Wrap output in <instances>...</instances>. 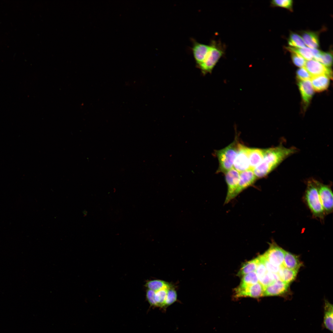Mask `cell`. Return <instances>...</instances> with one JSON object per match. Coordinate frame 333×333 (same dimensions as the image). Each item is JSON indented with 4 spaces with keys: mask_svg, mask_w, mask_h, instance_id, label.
I'll use <instances>...</instances> for the list:
<instances>
[{
    "mask_svg": "<svg viewBox=\"0 0 333 333\" xmlns=\"http://www.w3.org/2000/svg\"><path fill=\"white\" fill-rule=\"evenodd\" d=\"M297 151L296 148H288L281 145L266 149L262 160L253 170L257 179L266 176L286 158Z\"/></svg>",
    "mask_w": 333,
    "mask_h": 333,
    "instance_id": "cell-1",
    "label": "cell"
},
{
    "mask_svg": "<svg viewBox=\"0 0 333 333\" xmlns=\"http://www.w3.org/2000/svg\"><path fill=\"white\" fill-rule=\"evenodd\" d=\"M304 199L313 216L323 219L326 214L321 202L315 180L308 181Z\"/></svg>",
    "mask_w": 333,
    "mask_h": 333,
    "instance_id": "cell-2",
    "label": "cell"
},
{
    "mask_svg": "<svg viewBox=\"0 0 333 333\" xmlns=\"http://www.w3.org/2000/svg\"><path fill=\"white\" fill-rule=\"evenodd\" d=\"M209 46V50L205 59L201 64L196 66L204 75L212 72L220 58L224 54V46L220 42L213 40Z\"/></svg>",
    "mask_w": 333,
    "mask_h": 333,
    "instance_id": "cell-3",
    "label": "cell"
},
{
    "mask_svg": "<svg viewBox=\"0 0 333 333\" xmlns=\"http://www.w3.org/2000/svg\"><path fill=\"white\" fill-rule=\"evenodd\" d=\"M238 143L237 140H235L226 147L215 151V154L219 162L218 172L225 173L233 167Z\"/></svg>",
    "mask_w": 333,
    "mask_h": 333,
    "instance_id": "cell-4",
    "label": "cell"
},
{
    "mask_svg": "<svg viewBox=\"0 0 333 333\" xmlns=\"http://www.w3.org/2000/svg\"><path fill=\"white\" fill-rule=\"evenodd\" d=\"M321 202L326 215L333 211V193L330 186L315 180Z\"/></svg>",
    "mask_w": 333,
    "mask_h": 333,
    "instance_id": "cell-5",
    "label": "cell"
},
{
    "mask_svg": "<svg viewBox=\"0 0 333 333\" xmlns=\"http://www.w3.org/2000/svg\"><path fill=\"white\" fill-rule=\"evenodd\" d=\"M269 245L268 249L263 255L273 265L282 266L286 251L274 241L269 243Z\"/></svg>",
    "mask_w": 333,
    "mask_h": 333,
    "instance_id": "cell-6",
    "label": "cell"
},
{
    "mask_svg": "<svg viewBox=\"0 0 333 333\" xmlns=\"http://www.w3.org/2000/svg\"><path fill=\"white\" fill-rule=\"evenodd\" d=\"M264 288L260 282L244 287L238 286L234 289V297L238 298L243 297H250L258 298L263 296Z\"/></svg>",
    "mask_w": 333,
    "mask_h": 333,
    "instance_id": "cell-7",
    "label": "cell"
},
{
    "mask_svg": "<svg viewBox=\"0 0 333 333\" xmlns=\"http://www.w3.org/2000/svg\"><path fill=\"white\" fill-rule=\"evenodd\" d=\"M240 172L233 167L225 172V179L227 186L224 204H227L234 199L240 177Z\"/></svg>",
    "mask_w": 333,
    "mask_h": 333,
    "instance_id": "cell-8",
    "label": "cell"
},
{
    "mask_svg": "<svg viewBox=\"0 0 333 333\" xmlns=\"http://www.w3.org/2000/svg\"><path fill=\"white\" fill-rule=\"evenodd\" d=\"M248 148L240 143H238L237 152L233 168L240 173L250 169Z\"/></svg>",
    "mask_w": 333,
    "mask_h": 333,
    "instance_id": "cell-9",
    "label": "cell"
},
{
    "mask_svg": "<svg viewBox=\"0 0 333 333\" xmlns=\"http://www.w3.org/2000/svg\"><path fill=\"white\" fill-rule=\"evenodd\" d=\"M304 67L312 76L325 75L332 79V72L331 69L314 59L307 60Z\"/></svg>",
    "mask_w": 333,
    "mask_h": 333,
    "instance_id": "cell-10",
    "label": "cell"
},
{
    "mask_svg": "<svg viewBox=\"0 0 333 333\" xmlns=\"http://www.w3.org/2000/svg\"><path fill=\"white\" fill-rule=\"evenodd\" d=\"M257 179L252 169H249L240 172L239 181L235 194L234 198L247 187L253 185Z\"/></svg>",
    "mask_w": 333,
    "mask_h": 333,
    "instance_id": "cell-11",
    "label": "cell"
},
{
    "mask_svg": "<svg viewBox=\"0 0 333 333\" xmlns=\"http://www.w3.org/2000/svg\"><path fill=\"white\" fill-rule=\"evenodd\" d=\"M298 85L301 95L303 108L305 110L310 104L313 96V88L310 80L298 81Z\"/></svg>",
    "mask_w": 333,
    "mask_h": 333,
    "instance_id": "cell-12",
    "label": "cell"
},
{
    "mask_svg": "<svg viewBox=\"0 0 333 333\" xmlns=\"http://www.w3.org/2000/svg\"><path fill=\"white\" fill-rule=\"evenodd\" d=\"M289 284L280 280L276 281L264 288L263 296L283 295L288 291Z\"/></svg>",
    "mask_w": 333,
    "mask_h": 333,
    "instance_id": "cell-13",
    "label": "cell"
},
{
    "mask_svg": "<svg viewBox=\"0 0 333 333\" xmlns=\"http://www.w3.org/2000/svg\"><path fill=\"white\" fill-rule=\"evenodd\" d=\"M191 50L196 66L201 64L205 59L210 48L209 45L199 43L193 39Z\"/></svg>",
    "mask_w": 333,
    "mask_h": 333,
    "instance_id": "cell-14",
    "label": "cell"
},
{
    "mask_svg": "<svg viewBox=\"0 0 333 333\" xmlns=\"http://www.w3.org/2000/svg\"><path fill=\"white\" fill-rule=\"evenodd\" d=\"M266 149L248 148V154L250 169L253 170L262 160Z\"/></svg>",
    "mask_w": 333,
    "mask_h": 333,
    "instance_id": "cell-15",
    "label": "cell"
},
{
    "mask_svg": "<svg viewBox=\"0 0 333 333\" xmlns=\"http://www.w3.org/2000/svg\"><path fill=\"white\" fill-rule=\"evenodd\" d=\"M330 78L325 75L312 76L310 80L313 89L317 92L326 90L330 84Z\"/></svg>",
    "mask_w": 333,
    "mask_h": 333,
    "instance_id": "cell-16",
    "label": "cell"
},
{
    "mask_svg": "<svg viewBox=\"0 0 333 333\" xmlns=\"http://www.w3.org/2000/svg\"><path fill=\"white\" fill-rule=\"evenodd\" d=\"M302 264L298 256L286 251L283 266L290 269L298 271Z\"/></svg>",
    "mask_w": 333,
    "mask_h": 333,
    "instance_id": "cell-17",
    "label": "cell"
},
{
    "mask_svg": "<svg viewBox=\"0 0 333 333\" xmlns=\"http://www.w3.org/2000/svg\"><path fill=\"white\" fill-rule=\"evenodd\" d=\"M287 49L290 51L296 52L302 56L305 60H309L312 59L314 56L321 51L316 49L308 47H289Z\"/></svg>",
    "mask_w": 333,
    "mask_h": 333,
    "instance_id": "cell-18",
    "label": "cell"
},
{
    "mask_svg": "<svg viewBox=\"0 0 333 333\" xmlns=\"http://www.w3.org/2000/svg\"><path fill=\"white\" fill-rule=\"evenodd\" d=\"M333 305L327 301H325L324 308L323 325L325 328L333 332Z\"/></svg>",
    "mask_w": 333,
    "mask_h": 333,
    "instance_id": "cell-19",
    "label": "cell"
},
{
    "mask_svg": "<svg viewBox=\"0 0 333 333\" xmlns=\"http://www.w3.org/2000/svg\"><path fill=\"white\" fill-rule=\"evenodd\" d=\"M302 38L309 47L316 49L319 46L318 35L315 32L306 31L302 34Z\"/></svg>",
    "mask_w": 333,
    "mask_h": 333,
    "instance_id": "cell-20",
    "label": "cell"
},
{
    "mask_svg": "<svg viewBox=\"0 0 333 333\" xmlns=\"http://www.w3.org/2000/svg\"><path fill=\"white\" fill-rule=\"evenodd\" d=\"M298 271L289 269L282 266L280 267L278 274L280 280L290 284L295 279Z\"/></svg>",
    "mask_w": 333,
    "mask_h": 333,
    "instance_id": "cell-21",
    "label": "cell"
},
{
    "mask_svg": "<svg viewBox=\"0 0 333 333\" xmlns=\"http://www.w3.org/2000/svg\"><path fill=\"white\" fill-rule=\"evenodd\" d=\"M259 261L258 257L245 263L237 273L239 276H243L250 272L255 271Z\"/></svg>",
    "mask_w": 333,
    "mask_h": 333,
    "instance_id": "cell-22",
    "label": "cell"
},
{
    "mask_svg": "<svg viewBox=\"0 0 333 333\" xmlns=\"http://www.w3.org/2000/svg\"><path fill=\"white\" fill-rule=\"evenodd\" d=\"M145 286L148 289L156 291L163 289L169 288L172 285L162 280L154 279L147 281Z\"/></svg>",
    "mask_w": 333,
    "mask_h": 333,
    "instance_id": "cell-23",
    "label": "cell"
},
{
    "mask_svg": "<svg viewBox=\"0 0 333 333\" xmlns=\"http://www.w3.org/2000/svg\"><path fill=\"white\" fill-rule=\"evenodd\" d=\"M169 288L163 289L155 291L154 307H159L164 310L166 309L165 302L167 290Z\"/></svg>",
    "mask_w": 333,
    "mask_h": 333,
    "instance_id": "cell-24",
    "label": "cell"
},
{
    "mask_svg": "<svg viewBox=\"0 0 333 333\" xmlns=\"http://www.w3.org/2000/svg\"><path fill=\"white\" fill-rule=\"evenodd\" d=\"M314 60L320 62L327 67L329 68L332 64V55L330 52L320 51L315 55Z\"/></svg>",
    "mask_w": 333,
    "mask_h": 333,
    "instance_id": "cell-25",
    "label": "cell"
},
{
    "mask_svg": "<svg viewBox=\"0 0 333 333\" xmlns=\"http://www.w3.org/2000/svg\"><path fill=\"white\" fill-rule=\"evenodd\" d=\"M255 271L249 273L243 276L239 286L244 287L255 284L259 282Z\"/></svg>",
    "mask_w": 333,
    "mask_h": 333,
    "instance_id": "cell-26",
    "label": "cell"
},
{
    "mask_svg": "<svg viewBox=\"0 0 333 333\" xmlns=\"http://www.w3.org/2000/svg\"><path fill=\"white\" fill-rule=\"evenodd\" d=\"M288 43L291 47H306L302 38L298 34L291 33L288 40Z\"/></svg>",
    "mask_w": 333,
    "mask_h": 333,
    "instance_id": "cell-27",
    "label": "cell"
},
{
    "mask_svg": "<svg viewBox=\"0 0 333 333\" xmlns=\"http://www.w3.org/2000/svg\"><path fill=\"white\" fill-rule=\"evenodd\" d=\"M177 294L175 289L171 286L168 288L165 306L166 308L177 300Z\"/></svg>",
    "mask_w": 333,
    "mask_h": 333,
    "instance_id": "cell-28",
    "label": "cell"
},
{
    "mask_svg": "<svg viewBox=\"0 0 333 333\" xmlns=\"http://www.w3.org/2000/svg\"><path fill=\"white\" fill-rule=\"evenodd\" d=\"M259 261L255 272L259 282H260L266 276L268 271L263 263L260 260L259 258Z\"/></svg>",
    "mask_w": 333,
    "mask_h": 333,
    "instance_id": "cell-29",
    "label": "cell"
},
{
    "mask_svg": "<svg viewBox=\"0 0 333 333\" xmlns=\"http://www.w3.org/2000/svg\"><path fill=\"white\" fill-rule=\"evenodd\" d=\"M271 3L273 6L282 7L290 10H292L293 2L291 0H273Z\"/></svg>",
    "mask_w": 333,
    "mask_h": 333,
    "instance_id": "cell-30",
    "label": "cell"
},
{
    "mask_svg": "<svg viewBox=\"0 0 333 333\" xmlns=\"http://www.w3.org/2000/svg\"><path fill=\"white\" fill-rule=\"evenodd\" d=\"M296 76L298 81H304L310 80L312 76L304 67H301L298 69L296 72Z\"/></svg>",
    "mask_w": 333,
    "mask_h": 333,
    "instance_id": "cell-31",
    "label": "cell"
},
{
    "mask_svg": "<svg viewBox=\"0 0 333 333\" xmlns=\"http://www.w3.org/2000/svg\"><path fill=\"white\" fill-rule=\"evenodd\" d=\"M258 257L260 260L264 264L268 271L278 273L281 267L276 266L272 264L263 254Z\"/></svg>",
    "mask_w": 333,
    "mask_h": 333,
    "instance_id": "cell-32",
    "label": "cell"
},
{
    "mask_svg": "<svg viewBox=\"0 0 333 333\" xmlns=\"http://www.w3.org/2000/svg\"><path fill=\"white\" fill-rule=\"evenodd\" d=\"M290 52L292 60L294 64L300 68L304 67L306 63V60L298 54L293 51Z\"/></svg>",
    "mask_w": 333,
    "mask_h": 333,
    "instance_id": "cell-33",
    "label": "cell"
},
{
    "mask_svg": "<svg viewBox=\"0 0 333 333\" xmlns=\"http://www.w3.org/2000/svg\"><path fill=\"white\" fill-rule=\"evenodd\" d=\"M155 291L148 289L146 292V298L150 306L154 307V296Z\"/></svg>",
    "mask_w": 333,
    "mask_h": 333,
    "instance_id": "cell-34",
    "label": "cell"
}]
</instances>
